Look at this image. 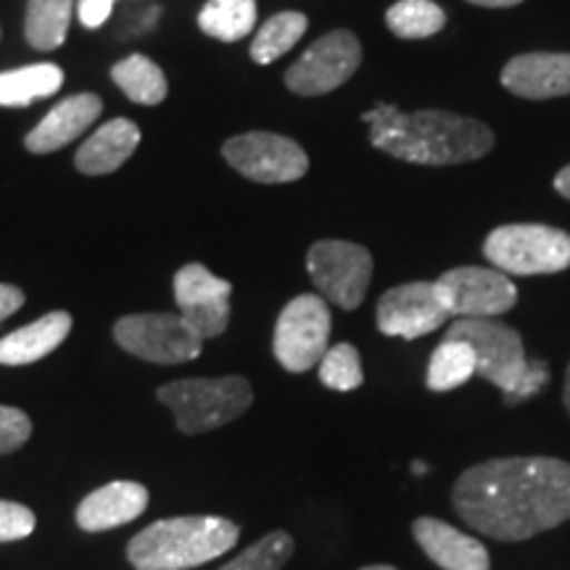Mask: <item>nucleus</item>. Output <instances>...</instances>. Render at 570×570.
<instances>
[{
    "mask_svg": "<svg viewBox=\"0 0 570 570\" xmlns=\"http://www.w3.org/2000/svg\"><path fill=\"white\" fill-rule=\"evenodd\" d=\"M460 520L497 541H525L570 520V462L558 458H497L454 481Z\"/></svg>",
    "mask_w": 570,
    "mask_h": 570,
    "instance_id": "obj_1",
    "label": "nucleus"
},
{
    "mask_svg": "<svg viewBox=\"0 0 570 570\" xmlns=\"http://www.w3.org/2000/svg\"><path fill=\"white\" fill-rule=\"evenodd\" d=\"M362 119L370 125V142L377 151L425 167L481 159L494 146V132L487 125L452 111L404 114L394 104H377Z\"/></svg>",
    "mask_w": 570,
    "mask_h": 570,
    "instance_id": "obj_2",
    "label": "nucleus"
},
{
    "mask_svg": "<svg viewBox=\"0 0 570 570\" xmlns=\"http://www.w3.org/2000/svg\"><path fill=\"white\" fill-rule=\"evenodd\" d=\"M238 537V525L217 515L156 520L130 539L127 560L135 570H188L223 558Z\"/></svg>",
    "mask_w": 570,
    "mask_h": 570,
    "instance_id": "obj_3",
    "label": "nucleus"
},
{
    "mask_svg": "<svg viewBox=\"0 0 570 570\" xmlns=\"http://www.w3.org/2000/svg\"><path fill=\"white\" fill-rule=\"evenodd\" d=\"M444 338L465 341L473 348L475 375L502 391L508 404L529 402L550 381L547 362L529 360L515 327L499 323L494 317L454 320Z\"/></svg>",
    "mask_w": 570,
    "mask_h": 570,
    "instance_id": "obj_4",
    "label": "nucleus"
},
{
    "mask_svg": "<svg viewBox=\"0 0 570 570\" xmlns=\"http://www.w3.org/2000/svg\"><path fill=\"white\" fill-rule=\"evenodd\" d=\"M159 399L175 412L180 433L198 436L244 415L254 402V389L244 375L185 377L161 386Z\"/></svg>",
    "mask_w": 570,
    "mask_h": 570,
    "instance_id": "obj_5",
    "label": "nucleus"
},
{
    "mask_svg": "<svg viewBox=\"0 0 570 570\" xmlns=\"http://www.w3.org/2000/svg\"><path fill=\"white\" fill-rule=\"evenodd\" d=\"M483 254L504 275H554L570 267V235L550 225H502L489 233Z\"/></svg>",
    "mask_w": 570,
    "mask_h": 570,
    "instance_id": "obj_6",
    "label": "nucleus"
},
{
    "mask_svg": "<svg viewBox=\"0 0 570 570\" xmlns=\"http://www.w3.org/2000/svg\"><path fill=\"white\" fill-rule=\"evenodd\" d=\"M331 338V309L317 294H302L285 304L275 325L273 352L288 373H306L320 365Z\"/></svg>",
    "mask_w": 570,
    "mask_h": 570,
    "instance_id": "obj_7",
    "label": "nucleus"
},
{
    "mask_svg": "<svg viewBox=\"0 0 570 570\" xmlns=\"http://www.w3.org/2000/svg\"><path fill=\"white\" fill-rule=\"evenodd\" d=\"M306 269L325 302L352 312L367 296L373 256L365 246L348 240H317L306 254Z\"/></svg>",
    "mask_w": 570,
    "mask_h": 570,
    "instance_id": "obj_8",
    "label": "nucleus"
},
{
    "mask_svg": "<svg viewBox=\"0 0 570 570\" xmlns=\"http://www.w3.org/2000/svg\"><path fill=\"white\" fill-rule=\"evenodd\" d=\"M114 338L125 352L154 365H183L196 360L204 346L183 315H169V312L127 315L114 325Z\"/></svg>",
    "mask_w": 570,
    "mask_h": 570,
    "instance_id": "obj_9",
    "label": "nucleus"
},
{
    "mask_svg": "<svg viewBox=\"0 0 570 570\" xmlns=\"http://www.w3.org/2000/svg\"><path fill=\"white\" fill-rule=\"evenodd\" d=\"M449 317L452 315L436 281L394 285L381 296L375 312L377 331L383 336L404 341L423 338L439 331Z\"/></svg>",
    "mask_w": 570,
    "mask_h": 570,
    "instance_id": "obj_10",
    "label": "nucleus"
},
{
    "mask_svg": "<svg viewBox=\"0 0 570 570\" xmlns=\"http://www.w3.org/2000/svg\"><path fill=\"white\" fill-rule=\"evenodd\" d=\"M227 164L254 183H294L306 175L309 159L296 140L275 132H246L223 146Z\"/></svg>",
    "mask_w": 570,
    "mask_h": 570,
    "instance_id": "obj_11",
    "label": "nucleus"
},
{
    "mask_svg": "<svg viewBox=\"0 0 570 570\" xmlns=\"http://www.w3.org/2000/svg\"><path fill=\"white\" fill-rule=\"evenodd\" d=\"M362 46L348 30L327 32L285 71V85L298 96H323L344 85L360 69Z\"/></svg>",
    "mask_w": 570,
    "mask_h": 570,
    "instance_id": "obj_12",
    "label": "nucleus"
},
{
    "mask_svg": "<svg viewBox=\"0 0 570 570\" xmlns=\"http://www.w3.org/2000/svg\"><path fill=\"white\" fill-rule=\"evenodd\" d=\"M452 317H499L518 302V288L502 269L454 267L439 277Z\"/></svg>",
    "mask_w": 570,
    "mask_h": 570,
    "instance_id": "obj_13",
    "label": "nucleus"
},
{
    "mask_svg": "<svg viewBox=\"0 0 570 570\" xmlns=\"http://www.w3.org/2000/svg\"><path fill=\"white\" fill-rule=\"evenodd\" d=\"M233 285L204 265H185L175 275V302L190 331L202 341L217 338L230 323Z\"/></svg>",
    "mask_w": 570,
    "mask_h": 570,
    "instance_id": "obj_14",
    "label": "nucleus"
},
{
    "mask_svg": "<svg viewBox=\"0 0 570 570\" xmlns=\"http://www.w3.org/2000/svg\"><path fill=\"white\" fill-rule=\"evenodd\" d=\"M417 547L441 570H491L489 550L470 533L454 529L439 518H417L412 523Z\"/></svg>",
    "mask_w": 570,
    "mask_h": 570,
    "instance_id": "obj_15",
    "label": "nucleus"
},
{
    "mask_svg": "<svg viewBox=\"0 0 570 570\" xmlns=\"http://www.w3.org/2000/svg\"><path fill=\"white\" fill-rule=\"evenodd\" d=\"M502 85L520 98L570 96V53H523L502 69Z\"/></svg>",
    "mask_w": 570,
    "mask_h": 570,
    "instance_id": "obj_16",
    "label": "nucleus"
},
{
    "mask_svg": "<svg viewBox=\"0 0 570 570\" xmlns=\"http://www.w3.org/2000/svg\"><path fill=\"white\" fill-rule=\"evenodd\" d=\"M148 508V489L135 481H114L90 491L77 508V523L82 531H109L132 523Z\"/></svg>",
    "mask_w": 570,
    "mask_h": 570,
    "instance_id": "obj_17",
    "label": "nucleus"
},
{
    "mask_svg": "<svg viewBox=\"0 0 570 570\" xmlns=\"http://www.w3.org/2000/svg\"><path fill=\"white\" fill-rule=\"evenodd\" d=\"M101 98L92 96V92H80V96L63 98V101L56 104L53 109L46 114V119L27 135L24 146L30 148L32 154L59 151L67 142L80 138V135L101 117Z\"/></svg>",
    "mask_w": 570,
    "mask_h": 570,
    "instance_id": "obj_18",
    "label": "nucleus"
},
{
    "mask_svg": "<svg viewBox=\"0 0 570 570\" xmlns=\"http://www.w3.org/2000/svg\"><path fill=\"white\" fill-rule=\"evenodd\" d=\"M138 146V125L130 122V119H111V122L98 127V130L82 142L80 151L75 156V164L82 175H109L117 173Z\"/></svg>",
    "mask_w": 570,
    "mask_h": 570,
    "instance_id": "obj_19",
    "label": "nucleus"
},
{
    "mask_svg": "<svg viewBox=\"0 0 570 570\" xmlns=\"http://www.w3.org/2000/svg\"><path fill=\"white\" fill-rule=\"evenodd\" d=\"M71 331L69 312H51L0 338V365H32L51 352H56Z\"/></svg>",
    "mask_w": 570,
    "mask_h": 570,
    "instance_id": "obj_20",
    "label": "nucleus"
},
{
    "mask_svg": "<svg viewBox=\"0 0 570 570\" xmlns=\"http://www.w3.org/2000/svg\"><path fill=\"white\" fill-rule=\"evenodd\" d=\"M63 71L56 63H32L0 75V106H30L59 92Z\"/></svg>",
    "mask_w": 570,
    "mask_h": 570,
    "instance_id": "obj_21",
    "label": "nucleus"
},
{
    "mask_svg": "<svg viewBox=\"0 0 570 570\" xmlns=\"http://www.w3.org/2000/svg\"><path fill=\"white\" fill-rule=\"evenodd\" d=\"M75 0H30L27 3L24 35L38 51H56L69 32Z\"/></svg>",
    "mask_w": 570,
    "mask_h": 570,
    "instance_id": "obj_22",
    "label": "nucleus"
},
{
    "mask_svg": "<svg viewBox=\"0 0 570 570\" xmlns=\"http://www.w3.org/2000/svg\"><path fill=\"white\" fill-rule=\"evenodd\" d=\"M111 80L125 90V96L135 104L156 106L167 98L169 85L164 71L148 56H127L125 61L114 63Z\"/></svg>",
    "mask_w": 570,
    "mask_h": 570,
    "instance_id": "obj_23",
    "label": "nucleus"
},
{
    "mask_svg": "<svg viewBox=\"0 0 570 570\" xmlns=\"http://www.w3.org/2000/svg\"><path fill=\"white\" fill-rule=\"evenodd\" d=\"M256 24V0H206L198 27L219 42H238Z\"/></svg>",
    "mask_w": 570,
    "mask_h": 570,
    "instance_id": "obj_24",
    "label": "nucleus"
},
{
    "mask_svg": "<svg viewBox=\"0 0 570 570\" xmlns=\"http://www.w3.org/2000/svg\"><path fill=\"white\" fill-rule=\"evenodd\" d=\"M475 375V352L465 341L444 338L433 348L428 362L425 386L431 391H452L465 386Z\"/></svg>",
    "mask_w": 570,
    "mask_h": 570,
    "instance_id": "obj_25",
    "label": "nucleus"
},
{
    "mask_svg": "<svg viewBox=\"0 0 570 570\" xmlns=\"http://www.w3.org/2000/svg\"><path fill=\"white\" fill-rule=\"evenodd\" d=\"M306 27H309V21H306L304 13L298 11L275 13V17L267 19L265 24L259 27V32H256V38L252 42V59L256 63L277 61L304 38Z\"/></svg>",
    "mask_w": 570,
    "mask_h": 570,
    "instance_id": "obj_26",
    "label": "nucleus"
},
{
    "mask_svg": "<svg viewBox=\"0 0 570 570\" xmlns=\"http://www.w3.org/2000/svg\"><path fill=\"white\" fill-rule=\"evenodd\" d=\"M389 30L402 40H423L444 30L446 13L433 0H399L386 13Z\"/></svg>",
    "mask_w": 570,
    "mask_h": 570,
    "instance_id": "obj_27",
    "label": "nucleus"
},
{
    "mask_svg": "<svg viewBox=\"0 0 570 570\" xmlns=\"http://www.w3.org/2000/svg\"><path fill=\"white\" fill-rule=\"evenodd\" d=\"M294 552L296 541L288 531H269L219 570H281Z\"/></svg>",
    "mask_w": 570,
    "mask_h": 570,
    "instance_id": "obj_28",
    "label": "nucleus"
},
{
    "mask_svg": "<svg viewBox=\"0 0 570 570\" xmlns=\"http://www.w3.org/2000/svg\"><path fill=\"white\" fill-rule=\"evenodd\" d=\"M320 383L333 391H354L365 383L362 373V356L352 344L327 346V352L320 360Z\"/></svg>",
    "mask_w": 570,
    "mask_h": 570,
    "instance_id": "obj_29",
    "label": "nucleus"
},
{
    "mask_svg": "<svg viewBox=\"0 0 570 570\" xmlns=\"http://www.w3.org/2000/svg\"><path fill=\"white\" fill-rule=\"evenodd\" d=\"M32 436V420L19 407L0 404V454H11Z\"/></svg>",
    "mask_w": 570,
    "mask_h": 570,
    "instance_id": "obj_30",
    "label": "nucleus"
},
{
    "mask_svg": "<svg viewBox=\"0 0 570 570\" xmlns=\"http://www.w3.org/2000/svg\"><path fill=\"white\" fill-rule=\"evenodd\" d=\"M35 512L19 502H6L0 499V544L3 541L27 539L35 531Z\"/></svg>",
    "mask_w": 570,
    "mask_h": 570,
    "instance_id": "obj_31",
    "label": "nucleus"
},
{
    "mask_svg": "<svg viewBox=\"0 0 570 570\" xmlns=\"http://www.w3.org/2000/svg\"><path fill=\"white\" fill-rule=\"evenodd\" d=\"M117 0H77V13L88 30H98L111 17V9Z\"/></svg>",
    "mask_w": 570,
    "mask_h": 570,
    "instance_id": "obj_32",
    "label": "nucleus"
},
{
    "mask_svg": "<svg viewBox=\"0 0 570 570\" xmlns=\"http://www.w3.org/2000/svg\"><path fill=\"white\" fill-rule=\"evenodd\" d=\"M21 306H24V294H21V288L0 283V323L9 320L13 312H19Z\"/></svg>",
    "mask_w": 570,
    "mask_h": 570,
    "instance_id": "obj_33",
    "label": "nucleus"
},
{
    "mask_svg": "<svg viewBox=\"0 0 570 570\" xmlns=\"http://www.w3.org/2000/svg\"><path fill=\"white\" fill-rule=\"evenodd\" d=\"M554 190H558L562 198H568V202H570V164H568V167H562L558 177H554Z\"/></svg>",
    "mask_w": 570,
    "mask_h": 570,
    "instance_id": "obj_34",
    "label": "nucleus"
},
{
    "mask_svg": "<svg viewBox=\"0 0 570 570\" xmlns=\"http://www.w3.org/2000/svg\"><path fill=\"white\" fill-rule=\"evenodd\" d=\"M468 3L475 6H487V9H510V6L523 3V0H468Z\"/></svg>",
    "mask_w": 570,
    "mask_h": 570,
    "instance_id": "obj_35",
    "label": "nucleus"
},
{
    "mask_svg": "<svg viewBox=\"0 0 570 570\" xmlns=\"http://www.w3.org/2000/svg\"><path fill=\"white\" fill-rule=\"evenodd\" d=\"M562 404H566V410L570 415V365L566 370V383H562Z\"/></svg>",
    "mask_w": 570,
    "mask_h": 570,
    "instance_id": "obj_36",
    "label": "nucleus"
},
{
    "mask_svg": "<svg viewBox=\"0 0 570 570\" xmlns=\"http://www.w3.org/2000/svg\"><path fill=\"white\" fill-rule=\"evenodd\" d=\"M360 570H396L394 566H367V568H360Z\"/></svg>",
    "mask_w": 570,
    "mask_h": 570,
    "instance_id": "obj_37",
    "label": "nucleus"
},
{
    "mask_svg": "<svg viewBox=\"0 0 570 570\" xmlns=\"http://www.w3.org/2000/svg\"><path fill=\"white\" fill-rule=\"evenodd\" d=\"M412 470H415V473L420 475V473H425L428 468H425V462H415V468H412Z\"/></svg>",
    "mask_w": 570,
    "mask_h": 570,
    "instance_id": "obj_38",
    "label": "nucleus"
}]
</instances>
